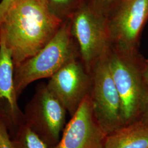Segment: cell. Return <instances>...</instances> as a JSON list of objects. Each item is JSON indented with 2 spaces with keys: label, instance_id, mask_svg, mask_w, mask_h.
Returning <instances> with one entry per match:
<instances>
[{
  "label": "cell",
  "instance_id": "obj_1",
  "mask_svg": "<svg viewBox=\"0 0 148 148\" xmlns=\"http://www.w3.org/2000/svg\"><path fill=\"white\" fill-rule=\"evenodd\" d=\"M63 21L46 0H16L0 24L14 69L40 52L53 38Z\"/></svg>",
  "mask_w": 148,
  "mask_h": 148
},
{
  "label": "cell",
  "instance_id": "obj_2",
  "mask_svg": "<svg viewBox=\"0 0 148 148\" xmlns=\"http://www.w3.org/2000/svg\"><path fill=\"white\" fill-rule=\"evenodd\" d=\"M77 58H79V49L72 34L71 20L67 19L40 52L14 69L17 97L33 82L49 79L65 64Z\"/></svg>",
  "mask_w": 148,
  "mask_h": 148
},
{
  "label": "cell",
  "instance_id": "obj_3",
  "mask_svg": "<svg viewBox=\"0 0 148 148\" xmlns=\"http://www.w3.org/2000/svg\"><path fill=\"white\" fill-rule=\"evenodd\" d=\"M108 57L125 125L139 120L143 98L148 89L142 75L144 58L138 51L127 52L111 46Z\"/></svg>",
  "mask_w": 148,
  "mask_h": 148
},
{
  "label": "cell",
  "instance_id": "obj_4",
  "mask_svg": "<svg viewBox=\"0 0 148 148\" xmlns=\"http://www.w3.org/2000/svg\"><path fill=\"white\" fill-rule=\"evenodd\" d=\"M70 19L79 59L90 72L111 47L108 19L85 2Z\"/></svg>",
  "mask_w": 148,
  "mask_h": 148
},
{
  "label": "cell",
  "instance_id": "obj_5",
  "mask_svg": "<svg viewBox=\"0 0 148 148\" xmlns=\"http://www.w3.org/2000/svg\"><path fill=\"white\" fill-rule=\"evenodd\" d=\"M67 111L48 89L47 84L37 85L23 112L24 122L51 148L56 145L66 125Z\"/></svg>",
  "mask_w": 148,
  "mask_h": 148
},
{
  "label": "cell",
  "instance_id": "obj_6",
  "mask_svg": "<svg viewBox=\"0 0 148 148\" xmlns=\"http://www.w3.org/2000/svg\"><path fill=\"white\" fill-rule=\"evenodd\" d=\"M108 54L99 60L90 71V92L95 119L106 136L124 125L121 99L111 74Z\"/></svg>",
  "mask_w": 148,
  "mask_h": 148
},
{
  "label": "cell",
  "instance_id": "obj_7",
  "mask_svg": "<svg viewBox=\"0 0 148 148\" xmlns=\"http://www.w3.org/2000/svg\"><path fill=\"white\" fill-rule=\"evenodd\" d=\"M148 21V0H122L108 18L111 47L138 51L143 27Z\"/></svg>",
  "mask_w": 148,
  "mask_h": 148
},
{
  "label": "cell",
  "instance_id": "obj_8",
  "mask_svg": "<svg viewBox=\"0 0 148 148\" xmlns=\"http://www.w3.org/2000/svg\"><path fill=\"white\" fill-rule=\"evenodd\" d=\"M47 86L72 116L85 97L90 94V72L79 58H75L52 76Z\"/></svg>",
  "mask_w": 148,
  "mask_h": 148
},
{
  "label": "cell",
  "instance_id": "obj_9",
  "mask_svg": "<svg viewBox=\"0 0 148 148\" xmlns=\"http://www.w3.org/2000/svg\"><path fill=\"white\" fill-rule=\"evenodd\" d=\"M106 137L95 119L89 94L66 124L58 144L51 148H105Z\"/></svg>",
  "mask_w": 148,
  "mask_h": 148
},
{
  "label": "cell",
  "instance_id": "obj_10",
  "mask_svg": "<svg viewBox=\"0 0 148 148\" xmlns=\"http://www.w3.org/2000/svg\"><path fill=\"white\" fill-rule=\"evenodd\" d=\"M14 85V65L10 50L0 32V118L5 122L11 134L24 122Z\"/></svg>",
  "mask_w": 148,
  "mask_h": 148
},
{
  "label": "cell",
  "instance_id": "obj_11",
  "mask_svg": "<svg viewBox=\"0 0 148 148\" xmlns=\"http://www.w3.org/2000/svg\"><path fill=\"white\" fill-rule=\"evenodd\" d=\"M105 148H148V123L138 120L106 136Z\"/></svg>",
  "mask_w": 148,
  "mask_h": 148
},
{
  "label": "cell",
  "instance_id": "obj_12",
  "mask_svg": "<svg viewBox=\"0 0 148 148\" xmlns=\"http://www.w3.org/2000/svg\"><path fill=\"white\" fill-rule=\"evenodd\" d=\"M11 138L14 148H49L24 122L16 128Z\"/></svg>",
  "mask_w": 148,
  "mask_h": 148
},
{
  "label": "cell",
  "instance_id": "obj_13",
  "mask_svg": "<svg viewBox=\"0 0 148 148\" xmlns=\"http://www.w3.org/2000/svg\"><path fill=\"white\" fill-rule=\"evenodd\" d=\"M53 13L62 21L70 19L86 0H46Z\"/></svg>",
  "mask_w": 148,
  "mask_h": 148
},
{
  "label": "cell",
  "instance_id": "obj_14",
  "mask_svg": "<svg viewBox=\"0 0 148 148\" xmlns=\"http://www.w3.org/2000/svg\"><path fill=\"white\" fill-rule=\"evenodd\" d=\"M122 0H86V3L106 18L116 9Z\"/></svg>",
  "mask_w": 148,
  "mask_h": 148
},
{
  "label": "cell",
  "instance_id": "obj_15",
  "mask_svg": "<svg viewBox=\"0 0 148 148\" xmlns=\"http://www.w3.org/2000/svg\"><path fill=\"white\" fill-rule=\"evenodd\" d=\"M0 148H14L8 127L2 119H0Z\"/></svg>",
  "mask_w": 148,
  "mask_h": 148
},
{
  "label": "cell",
  "instance_id": "obj_16",
  "mask_svg": "<svg viewBox=\"0 0 148 148\" xmlns=\"http://www.w3.org/2000/svg\"><path fill=\"white\" fill-rule=\"evenodd\" d=\"M139 120L148 123V89L143 98Z\"/></svg>",
  "mask_w": 148,
  "mask_h": 148
},
{
  "label": "cell",
  "instance_id": "obj_17",
  "mask_svg": "<svg viewBox=\"0 0 148 148\" xmlns=\"http://www.w3.org/2000/svg\"><path fill=\"white\" fill-rule=\"evenodd\" d=\"M16 0H1L0 1V24L3 19L5 14L11 6Z\"/></svg>",
  "mask_w": 148,
  "mask_h": 148
},
{
  "label": "cell",
  "instance_id": "obj_18",
  "mask_svg": "<svg viewBox=\"0 0 148 148\" xmlns=\"http://www.w3.org/2000/svg\"><path fill=\"white\" fill-rule=\"evenodd\" d=\"M143 80L148 88V59L144 58L142 65Z\"/></svg>",
  "mask_w": 148,
  "mask_h": 148
},
{
  "label": "cell",
  "instance_id": "obj_19",
  "mask_svg": "<svg viewBox=\"0 0 148 148\" xmlns=\"http://www.w3.org/2000/svg\"><path fill=\"white\" fill-rule=\"evenodd\" d=\"M0 1H1V0H0Z\"/></svg>",
  "mask_w": 148,
  "mask_h": 148
}]
</instances>
